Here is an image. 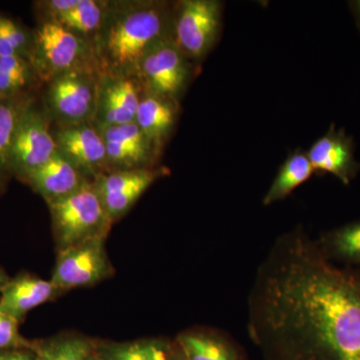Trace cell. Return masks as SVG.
I'll return each instance as SVG.
<instances>
[{"label": "cell", "instance_id": "obj_1", "mask_svg": "<svg viewBox=\"0 0 360 360\" xmlns=\"http://www.w3.org/2000/svg\"><path fill=\"white\" fill-rule=\"evenodd\" d=\"M251 333L300 348L307 360H360V267H338L316 243L283 238L250 300Z\"/></svg>", "mask_w": 360, "mask_h": 360}, {"label": "cell", "instance_id": "obj_2", "mask_svg": "<svg viewBox=\"0 0 360 360\" xmlns=\"http://www.w3.org/2000/svg\"><path fill=\"white\" fill-rule=\"evenodd\" d=\"M172 11L160 1L111 2L94 37V56L103 77H135L144 54L170 35Z\"/></svg>", "mask_w": 360, "mask_h": 360}, {"label": "cell", "instance_id": "obj_3", "mask_svg": "<svg viewBox=\"0 0 360 360\" xmlns=\"http://www.w3.org/2000/svg\"><path fill=\"white\" fill-rule=\"evenodd\" d=\"M30 60L35 75L46 82L70 71H96L92 44L54 20H41L33 32Z\"/></svg>", "mask_w": 360, "mask_h": 360}, {"label": "cell", "instance_id": "obj_4", "mask_svg": "<svg viewBox=\"0 0 360 360\" xmlns=\"http://www.w3.org/2000/svg\"><path fill=\"white\" fill-rule=\"evenodd\" d=\"M58 251L97 238H106L113 222L104 210L94 181L49 203Z\"/></svg>", "mask_w": 360, "mask_h": 360}, {"label": "cell", "instance_id": "obj_5", "mask_svg": "<svg viewBox=\"0 0 360 360\" xmlns=\"http://www.w3.org/2000/svg\"><path fill=\"white\" fill-rule=\"evenodd\" d=\"M99 85L96 71L75 70L49 82L45 112L60 125L90 122L96 117Z\"/></svg>", "mask_w": 360, "mask_h": 360}, {"label": "cell", "instance_id": "obj_6", "mask_svg": "<svg viewBox=\"0 0 360 360\" xmlns=\"http://www.w3.org/2000/svg\"><path fill=\"white\" fill-rule=\"evenodd\" d=\"M220 25V2L184 0L172 13L170 37L187 59L200 60L217 41Z\"/></svg>", "mask_w": 360, "mask_h": 360}, {"label": "cell", "instance_id": "obj_7", "mask_svg": "<svg viewBox=\"0 0 360 360\" xmlns=\"http://www.w3.org/2000/svg\"><path fill=\"white\" fill-rule=\"evenodd\" d=\"M49 115L30 101L20 116L9 151V174L20 179L58 153Z\"/></svg>", "mask_w": 360, "mask_h": 360}, {"label": "cell", "instance_id": "obj_8", "mask_svg": "<svg viewBox=\"0 0 360 360\" xmlns=\"http://www.w3.org/2000/svg\"><path fill=\"white\" fill-rule=\"evenodd\" d=\"M189 75L188 59L168 35L144 54L135 77L139 78L144 91L176 101Z\"/></svg>", "mask_w": 360, "mask_h": 360}, {"label": "cell", "instance_id": "obj_9", "mask_svg": "<svg viewBox=\"0 0 360 360\" xmlns=\"http://www.w3.org/2000/svg\"><path fill=\"white\" fill-rule=\"evenodd\" d=\"M105 238H97L59 250L51 283L58 291L86 288L101 283L112 272Z\"/></svg>", "mask_w": 360, "mask_h": 360}, {"label": "cell", "instance_id": "obj_10", "mask_svg": "<svg viewBox=\"0 0 360 360\" xmlns=\"http://www.w3.org/2000/svg\"><path fill=\"white\" fill-rule=\"evenodd\" d=\"M167 174L165 168L115 170L94 177V184L111 221L123 217L156 179Z\"/></svg>", "mask_w": 360, "mask_h": 360}, {"label": "cell", "instance_id": "obj_11", "mask_svg": "<svg viewBox=\"0 0 360 360\" xmlns=\"http://www.w3.org/2000/svg\"><path fill=\"white\" fill-rule=\"evenodd\" d=\"M53 134L58 151L86 177L108 167L105 143L98 129L89 122L60 125Z\"/></svg>", "mask_w": 360, "mask_h": 360}, {"label": "cell", "instance_id": "obj_12", "mask_svg": "<svg viewBox=\"0 0 360 360\" xmlns=\"http://www.w3.org/2000/svg\"><path fill=\"white\" fill-rule=\"evenodd\" d=\"M106 148L108 167L115 170L150 168L158 148L135 122L98 127Z\"/></svg>", "mask_w": 360, "mask_h": 360}, {"label": "cell", "instance_id": "obj_13", "mask_svg": "<svg viewBox=\"0 0 360 360\" xmlns=\"http://www.w3.org/2000/svg\"><path fill=\"white\" fill-rule=\"evenodd\" d=\"M307 155L315 172L333 175L345 186L360 170V162L355 160L354 139L345 129H336L335 124L312 144Z\"/></svg>", "mask_w": 360, "mask_h": 360}, {"label": "cell", "instance_id": "obj_14", "mask_svg": "<svg viewBox=\"0 0 360 360\" xmlns=\"http://www.w3.org/2000/svg\"><path fill=\"white\" fill-rule=\"evenodd\" d=\"M142 92L143 87L137 77H103L96 115L98 127L134 122Z\"/></svg>", "mask_w": 360, "mask_h": 360}, {"label": "cell", "instance_id": "obj_15", "mask_svg": "<svg viewBox=\"0 0 360 360\" xmlns=\"http://www.w3.org/2000/svg\"><path fill=\"white\" fill-rule=\"evenodd\" d=\"M23 180L44 198L47 205L75 193L87 181L86 177L58 151Z\"/></svg>", "mask_w": 360, "mask_h": 360}, {"label": "cell", "instance_id": "obj_16", "mask_svg": "<svg viewBox=\"0 0 360 360\" xmlns=\"http://www.w3.org/2000/svg\"><path fill=\"white\" fill-rule=\"evenodd\" d=\"M0 292V310L20 321L28 311L52 300L59 291L51 281L20 276L7 281Z\"/></svg>", "mask_w": 360, "mask_h": 360}, {"label": "cell", "instance_id": "obj_17", "mask_svg": "<svg viewBox=\"0 0 360 360\" xmlns=\"http://www.w3.org/2000/svg\"><path fill=\"white\" fill-rule=\"evenodd\" d=\"M176 116V101L143 90L134 122L153 146L160 149L172 134Z\"/></svg>", "mask_w": 360, "mask_h": 360}, {"label": "cell", "instance_id": "obj_18", "mask_svg": "<svg viewBox=\"0 0 360 360\" xmlns=\"http://www.w3.org/2000/svg\"><path fill=\"white\" fill-rule=\"evenodd\" d=\"M316 245L329 262L360 267V220L326 232Z\"/></svg>", "mask_w": 360, "mask_h": 360}, {"label": "cell", "instance_id": "obj_19", "mask_svg": "<svg viewBox=\"0 0 360 360\" xmlns=\"http://www.w3.org/2000/svg\"><path fill=\"white\" fill-rule=\"evenodd\" d=\"M315 174L307 153L295 151L284 161L264 195V205H269L288 198L298 186L307 182Z\"/></svg>", "mask_w": 360, "mask_h": 360}, {"label": "cell", "instance_id": "obj_20", "mask_svg": "<svg viewBox=\"0 0 360 360\" xmlns=\"http://www.w3.org/2000/svg\"><path fill=\"white\" fill-rule=\"evenodd\" d=\"M110 6V1L79 0L77 6L54 21L85 39L87 37H96L103 27Z\"/></svg>", "mask_w": 360, "mask_h": 360}, {"label": "cell", "instance_id": "obj_21", "mask_svg": "<svg viewBox=\"0 0 360 360\" xmlns=\"http://www.w3.org/2000/svg\"><path fill=\"white\" fill-rule=\"evenodd\" d=\"M172 347L158 340L104 343L94 352L104 360H169Z\"/></svg>", "mask_w": 360, "mask_h": 360}, {"label": "cell", "instance_id": "obj_22", "mask_svg": "<svg viewBox=\"0 0 360 360\" xmlns=\"http://www.w3.org/2000/svg\"><path fill=\"white\" fill-rule=\"evenodd\" d=\"M176 345L186 360H239L229 343L208 333H182Z\"/></svg>", "mask_w": 360, "mask_h": 360}, {"label": "cell", "instance_id": "obj_23", "mask_svg": "<svg viewBox=\"0 0 360 360\" xmlns=\"http://www.w3.org/2000/svg\"><path fill=\"white\" fill-rule=\"evenodd\" d=\"M25 94L0 96V175L9 174V151L16 124L25 106L32 101Z\"/></svg>", "mask_w": 360, "mask_h": 360}, {"label": "cell", "instance_id": "obj_24", "mask_svg": "<svg viewBox=\"0 0 360 360\" xmlns=\"http://www.w3.org/2000/svg\"><path fill=\"white\" fill-rule=\"evenodd\" d=\"M94 347L91 341L77 335L59 336L32 345L39 360H86Z\"/></svg>", "mask_w": 360, "mask_h": 360}, {"label": "cell", "instance_id": "obj_25", "mask_svg": "<svg viewBox=\"0 0 360 360\" xmlns=\"http://www.w3.org/2000/svg\"><path fill=\"white\" fill-rule=\"evenodd\" d=\"M32 45L33 32L0 14V56H18L30 60Z\"/></svg>", "mask_w": 360, "mask_h": 360}, {"label": "cell", "instance_id": "obj_26", "mask_svg": "<svg viewBox=\"0 0 360 360\" xmlns=\"http://www.w3.org/2000/svg\"><path fill=\"white\" fill-rule=\"evenodd\" d=\"M20 321L0 310V350L13 349L21 347H30L20 335Z\"/></svg>", "mask_w": 360, "mask_h": 360}, {"label": "cell", "instance_id": "obj_27", "mask_svg": "<svg viewBox=\"0 0 360 360\" xmlns=\"http://www.w3.org/2000/svg\"><path fill=\"white\" fill-rule=\"evenodd\" d=\"M78 1L79 0H49L37 2V7L42 20H56L77 6Z\"/></svg>", "mask_w": 360, "mask_h": 360}, {"label": "cell", "instance_id": "obj_28", "mask_svg": "<svg viewBox=\"0 0 360 360\" xmlns=\"http://www.w3.org/2000/svg\"><path fill=\"white\" fill-rule=\"evenodd\" d=\"M0 360H39L35 354H30L28 352L20 350L6 349L0 350Z\"/></svg>", "mask_w": 360, "mask_h": 360}, {"label": "cell", "instance_id": "obj_29", "mask_svg": "<svg viewBox=\"0 0 360 360\" xmlns=\"http://www.w3.org/2000/svg\"><path fill=\"white\" fill-rule=\"evenodd\" d=\"M169 360H186L182 352H180L179 347H172V354H170Z\"/></svg>", "mask_w": 360, "mask_h": 360}, {"label": "cell", "instance_id": "obj_30", "mask_svg": "<svg viewBox=\"0 0 360 360\" xmlns=\"http://www.w3.org/2000/svg\"><path fill=\"white\" fill-rule=\"evenodd\" d=\"M352 7H354V11L355 15H356L357 21H359V25L360 27V0H357V1L352 2Z\"/></svg>", "mask_w": 360, "mask_h": 360}, {"label": "cell", "instance_id": "obj_31", "mask_svg": "<svg viewBox=\"0 0 360 360\" xmlns=\"http://www.w3.org/2000/svg\"><path fill=\"white\" fill-rule=\"evenodd\" d=\"M7 281H7L6 276H4L1 270H0V290H1V288H4V284H6Z\"/></svg>", "mask_w": 360, "mask_h": 360}, {"label": "cell", "instance_id": "obj_32", "mask_svg": "<svg viewBox=\"0 0 360 360\" xmlns=\"http://www.w3.org/2000/svg\"><path fill=\"white\" fill-rule=\"evenodd\" d=\"M96 348V347H94ZM86 360H104L103 357L99 356L98 354H96V352H92L91 354L89 355V357H87Z\"/></svg>", "mask_w": 360, "mask_h": 360}, {"label": "cell", "instance_id": "obj_33", "mask_svg": "<svg viewBox=\"0 0 360 360\" xmlns=\"http://www.w3.org/2000/svg\"><path fill=\"white\" fill-rule=\"evenodd\" d=\"M4 175H0V189L2 188V184H4Z\"/></svg>", "mask_w": 360, "mask_h": 360}]
</instances>
